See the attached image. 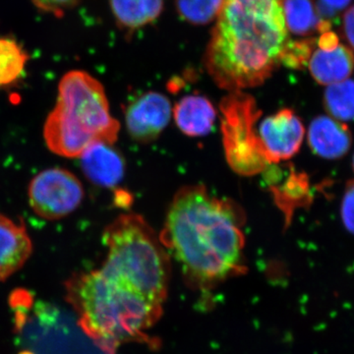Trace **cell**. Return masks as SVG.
<instances>
[{
    "mask_svg": "<svg viewBox=\"0 0 354 354\" xmlns=\"http://www.w3.org/2000/svg\"><path fill=\"white\" fill-rule=\"evenodd\" d=\"M283 13L288 32L297 36L330 31L332 23L321 17L315 0H285Z\"/></svg>",
    "mask_w": 354,
    "mask_h": 354,
    "instance_id": "2e32d148",
    "label": "cell"
},
{
    "mask_svg": "<svg viewBox=\"0 0 354 354\" xmlns=\"http://www.w3.org/2000/svg\"><path fill=\"white\" fill-rule=\"evenodd\" d=\"M342 35L348 41V48L354 53V6L349 7L342 19Z\"/></svg>",
    "mask_w": 354,
    "mask_h": 354,
    "instance_id": "d4e9b609",
    "label": "cell"
},
{
    "mask_svg": "<svg viewBox=\"0 0 354 354\" xmlns=\"http://www.w3.org/2000/svg\"><path fill=\"white\" fill-rule=\"evenodd\" d=\"M223 0H176L179 15L194 25L209 24L218 17Z\"/></svg>",
    "mask_w": 354,
    "mask_h": 354,
    "instance_id": "ffe728a7",
    "label": "cell"
},
{
    "mask_svg": "<svg viewBox=\"0 0 354 354\" xmlns=\"http://www.w3.org/2000/svg\"><path fill=\"white\" fill-rule=\"evenodd\" d=\"M304 135L301 120L288 109L272 114L260 125L259 139L269 162H279L297 155Z\"/></svg>",
    "mask_w": 354,
    "mask_h": 354,
    "instance_id": "9c48e42d",
    "label": "cell"
},
{
    "mask_svg": "<svg viewBox=\"0 0 354 354\" xmlns=\"http://www.w3.org/2000/svg\"><path fill=\"white\" fill-rule=\"evenodd\" d=\"M108 257L102 271L127 281L158 301L167 299L169 254L160 236L138 215H122L104 232Z\"/></svg>",
    "mask_w": 354,
    "mask_h": 354,
    "instance_id": "5b68a950",
    "label": "cell"
},
{
    "mask_svg": "<svg viewBox=\"0 0 354 354\" xmlns=\"http://www.w3.org/2000/svg\"><path fill=\"white\" fill-rule=\"evenodd\" d=\"M22 354H108L82 329L78 318L26 291L11 298Z\"/></svg>",
    "mask_w": 354,
    "mask_h": 354,
    "instance_id": "8992f818",
    "label": "cell"
},
{
    "mask_svg": "<svg viewBox=\"0 0 354 354\" xmlns=\"http://www.w3.org/2000/svg\"><path fill=\"white\" fill-rule=\"evenodd\" d=\"M118 131L120 123L109 113L102 84L86 72L65 74L58 88L57 106L44 124L48 149L62 157H80L97 142L113 145Z\"/></svg>",
    "mask_w": 354,
    "mask_h": 354,
    "instance_id": "277c9868",
    "label": "cell"
},
{
    "mask_svg": "<svg viewBox=\"0 0 354 354\" xmlns=\"http://www.w3.org/2000/svg\"><path fill=\"white\" fill-rule=\"evenodd\" d=\"M78 1L79 0H32L35 6L41 10L53 13L57 16L64 15L65 11L75 6Z\"/></svg>",
    "mask_w": 354,
    "mask_h": 354,
    "instance_id": "cb8c5ba5",
    "label": "cell"
},
{
    "mask_svg": "<svg viewBox=\"0 0 354 354\" xmlns=\"http://www.w3.org/2000/svg\"><path fill=\"white\" fill-rule=\"evenodd\" d=\"M243 214L204 186H186L174 197L160 239L189 283L213 288L244 272Z\"/></svg>",
    "mask_w": 354,
    "mask_h": 354,
    "instance_id": "6da1fadb",
    "label": "cell"
},
{
    "mask_svg": "<svg viewBox=\"0 0 354 354\" xmlns=\"http://www.w3.org/2000/svg\"><path fill=\"white\" fill-rule=\"evenodd\" d=\"M177 127L188 136L208 134L215 124L216 109L207 97L199 95L184 97L174 109Z\"/></svg>",
    "mask_w": 354,
    "mask_h": 354,
    "instance_id": "9a60e30c",
    "label": "cell"
},
{
    "mask_svg": "<svg viewBox=\"0 0 354 354\" xmlns=\"http://www.w3.org/2000/svg\"><path fill=\"white\" fill-rule=\"evenodd\" d=\"M341 216L344 227L354 234V180H349L342 196Z\"/></svg>",
    "mask_w": 354,
    "mask_h": 354,
    "instance_id": "7402d4cb",
    "label": "cell"
},
{
    "mask_svg": "<svg viewBox=\"0 0 354 354\" xmlns=\"http://www.w3.org/2000/svg\"><path fill=\"white\" fill-rule=\"evenodd\" d=\"M310 73L320 85L329 86L349 79L354 70V53L339 44L330 50L313 51L308 62Z\"/></svg>",
    "mask_w": 354,
    "mask_h": 354,
    "instance_id": "5bb4252c",
    "label": "cell"
},
{
    "mask_svg": "<svg viewBox=\"0 0 354 354\" xmlns=\"http://www.w3.org/2000/svg\"><path fill=\"white\" fill-rule=\"evenodd\" d=\"M285 0H223L205 66L230 92L262 85L281 65L288 41Z\"/></svg>",
    "mask_w": 354,
    "mask_h": 354,
    "instance_id": "7a4b0ae2",
    "label": "cell"
},
{
    "mask_svg": "<svg viewBox=\"0 0 354 354\" xmlns=\"http://www.w3.org/2000/svg\"><path fill=\"white\" fill-rule=\"evenodd\" d=\"M223 113V145L230 167L237 174L252 176L270 164L254 123L260 111L251 95L242 91L230 92L221 104Z\"/></svg>",
    "mask_w": 354,
    "mask_h": 354,
    "instance_id": "52a82bcc",
    "label": "cell"
},
{
    "mask_svg": "<svg viewBox=\"0 0 354 354\" xmlns=\"http://www.w3.org/2000/svg\"><path fill=\"white\" fill-rule=\"evenodd\" d=\"M353 171H354V156H353Z\"/></svg>",
    "mask_w": 354,
    "mask_h": 354,
    "instance_id": "4316f807",
    "label": "cell"
},
{
    "mask_svg": "<svg viewBox=\"0 0 354 354\" xmlns=\"http://www.w3.org/2000/svg\"><path fill=\"white\" fill-rule=\"evenodd\" d=\"M171 115V102L167 97L160 93H146L127 106L125 120L128 132L140 143L152 142L164 131Z\"/></svg>",
    "mask_w": 354,
    "mask_h": 354,
    "instance_id": "30bf717a",
    "label": "cell"
},
{
    "mask_svg": "<svg viewBox=\"0 0 354 354\" xmlns=\"http://www.w3.org/2000/svg\"><path fill=\"white\" fill-rule=\"evenodd\" d=\"M310 148L319 157L337 160L344 157L353 145V134L342 121L321 115L310 123Z\"/></svg>",
    "mask_w": 354,
    "mask_h": 354,
    "instance_id": "8fae6325",
    "label": "cell"
},
{
    "mask_svg": "<svg viewBox=\"0 0 354 354\" xmlns=\"http://www.w3.org/2000/svg\"><path fill=\"white\" fill-rule=\"evenodd\" d=\"M80 157L84 174L93 183L113 187L122 179L124 160L111 144L102 142L92 144Z\"/></svg>",
    "mask_w": 354,
    "mask_h": 354,
    "instance_id": "7c38bea8",
    "label": "cell"
},
{
    "mask_svg": "<svg viewBox=\"0 0 354 354\" xmlns=\"http://www.w3.org/2000/svg\"><path fill=\"white\" fill-rule=\"evenodd\" d=\"M32 250L31 239L24 225L0 215V281L20 270Z\"/></svg>",
    "mask_w": 354,
    "mask_h": 354,
    "instance_id": "4fadbf2b",
    "label": "cell"
},
{
    "mask_svg": "<svg viewBox=\"0 0 354 354\" xmlns=\"http://www.w3.org/2000/svg\"><path fill=\"white\" fill-rule=\"evenodd\" d=\"M84 198L82 183L64 169L41 171L29 186V200L35 213L46 220H58L75 211Z\"/></svg>",
    "mask_w": 354,
    "mask_h": 354,
    "instance_id": "ba28073f",
    "label": "cell"
},
{
    "mask_svg": "<svg viewBox=\"0 0 354 354\" xmlns=\"http://www.w3.org/2000/svg\"><path fill=\"white\" fill-rule=\"evenodd\" d=\"M66 288L84 332L108 354L146 339L162 314L164 302L101 269L74 276Z\"/></svg>",
    "mask_w": 354,
    "mask_h": 354,
    "instance_id": "3957f363",
    "label": "cell"
},
{
    "mask_svg": "<svg viewBox=\"0 0 354 354\" xmlns=\"http://www.w3.org/2000/svg\"><path fill=\"white\" fill-rule=\"evenodd\" d=\"M339 37L333 32H326L321 34L320 38L317 39L318 48L324 50H330L339 46Z\"/></svg>",
    "mask_w": 354,
    "mask_h": 354,
    "instance_id": "484cf974",
    "label": "cell"
},
{
    "mask_svg": "<svg viewBox=\"0 0 354 354\" xmlns=\"http://www.w3.org/2000/svg\"><path fill=\"white\" fill-rule=\"evenodd\" d=\"M353 0H318L319 14L323 19L330 21L344 9L348 8Z\"/></svg>",
    "mask_w": 354,
    "mask_h": 354,
    "instance_id": "603a6c76",
    "label": "cell"
},
{
    "mask_svg": "<svg viewBox=\"0 0 354 354\" xmlns=\"http://www.w3.org/2000/svg\"><path fill=\"white\" fill-rule=\"evenodd\" d=\"M317 39H305L300 41L288 39L283 55L281 57V64L288 68L304 69L308 65L310 57L315 50Z\"/></svg>",
    "mask_w": 354,
    "mask_h": 354,
    "instance_id": "44dd1931",
    "label": "cell"
},
{
    "mask_svg": "<svg viewBox=\"0 0 354 354\" xmlns=\"http://www.w3.org/2000/svg\"><path fill=\"white\" fill-rule=\"evenodd\" d=\"M324 106L335 120H354V81L346 79L328 86L324 93Z\"/></svg>",
    "mask_w": 354,
    "mask_h": 354,
    "instance_id": "d6986e66",
    "label": "cell"
},
{
    "mask_svg": "<svg viewBox=\"0 0 354 354\" xmlns=\"http://www.w3.org/2000/svg\"><path fill=\"white\" fill-rule=\"evenodd\" d=\"M118 24L135 30L150 24L164 10L165 0H109Z\"/></svg>",
    "mask_w": 354,
    "mask_h": 354,
    "instance_id": "e0dca14e",
    "label": "cell"
},
{
    "mask_svg": "<svg viewBox=\"0 0 354 354\" xmlns=\"http://www.w3.org/2000/svg\"><path fill=\"white\" fill-rule=\"evenodd\" d=\"M29 55L15 39L0 37V87L15 83L24 73Z\"/></svg>",
    "mask_w": 354,
    "mask_h": 354,
    "instance_id": "ac0fdd59",
    "label": "cell"
}]
</instances>
